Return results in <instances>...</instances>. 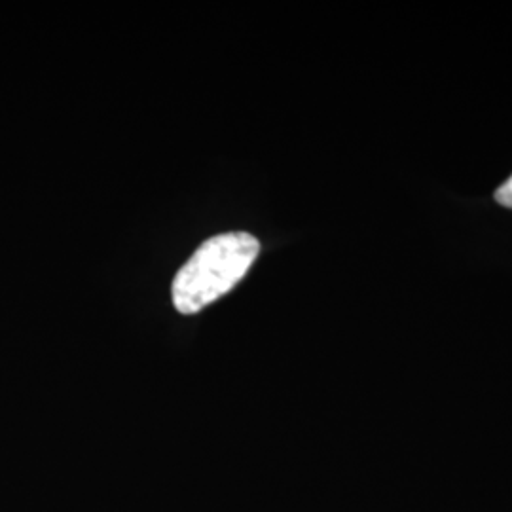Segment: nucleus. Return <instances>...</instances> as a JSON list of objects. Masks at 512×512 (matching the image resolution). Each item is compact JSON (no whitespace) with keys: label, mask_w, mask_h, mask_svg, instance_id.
Segmentation results:
<instances>
[{"label":"nucleus","mask_w":512,"mask_h":512,"mask_svg":"<svg viewBox=\"0 0 512 512\" xmlns=\"http://www.w3.org/2000/svg\"><path fill=\"white\" fill-rule=\"evenodd\" d=\"M258 251V239L245 232L207 239L175 275L173 306L183 315H192L230 293L251 270Z\"/></svg>","instance_id":"1"},{"label":"nucleus","mask_w":512,"mask_h":512,"mask_svg":"<svg viewBox=\"0 0 512 512\" xmlns=\"http://www.w3.org/2000/svg\"><path fill=\"white\" fill-rule=\"evenodd\" d=\"M494 198L499 205L512 209V175L495 190Z\"/></svg>","instance_id":"2"}]
</instances>
